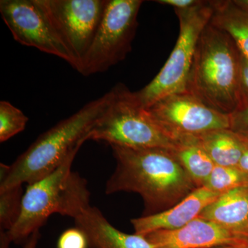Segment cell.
I'll return each instance as SVG.
<instances>
[{
    "mask_svg": "<svg viewBox=\"0 0 248 248\" xmlns=\"http://www.w3.org/2000/svg\"><path fill=\"white\" fill-rule=\"evenodd\" d=\"M241 52L224 31L210 24L201 34L186 91L221 113L239 105Z\"/></svg>",
    "mask_w": 248,
    "mask_h": 248,
    "instance_id": "cell-3",
    "label": "cell"
},
{
    "mask_svg": "<svg viewBox=\"0 0 248 248\" xmlns=\"http://www.w3.org/2000/svg\"><path fill=\"white\" fill-rule=\"evenodd\" d=\"M173 153L197 187L205 186L216 166L201 146L195 137H184L177 140Z\"/></svg>",
    "mask_w": 248,
    "mask_h": 248,
    "instance_id": "cell-17",
    "label": "cell"
},
{
    "mask_svg": "<svg viewBox=\"0 0 248 248\" xmlns=\"http://www.w3.org/2000/svg\"><path fill=\"white\" fill-rule=\"evenodd\" d=\"M237 167L248 175V143L245 148Z\"/></svg>",
    "mask_w": 248,
    "mask_h": 248,
    "instance_id": "cell-26",
    "label": "cell"
},
{
    "mask_svg": "<svg viewBox=\"0 0 248 248\" xmlns=\"http://www.w3.org/2000/svg\"><path fill=\"white\" fill-rule=\"evenodd\" d=\"M158 4L170 6L174 10H185L198 6L203 1L200 0H156Z\"/></svg>",
    "mask_w": 248,
    "mask_h": 248,
    "instance_id": "cell-24",
    "label": "cell"
},
{
    "mask_svg": "<svg viewBox=\"0 0 248 248\" xmlns=\"http://www.w3.org/2000/svg\"><path fill=\"white\" fill-rule=\"evenodd\" d=\"M246 185H248V175L237 166H215L205 186L221 195L235 187Z\"/></svg>",
    "mask_w": 248,
    "mask_h": 248,
    "instance_id": "cell-19",
    "label": "cell"
},
{
    "mask_svg": "<svg viewBox=\"0 0 248 248\" xmlns=\"http://www.w3.org/2000/svg\"><path fill=\"white\" fill-rule=\"evenodd\" d=\"M112 89L113 99L90 132L89 140L125 148L175 149L177 142L142 107L135 93L122 84Z\"/></svg>",
    "mask_w": 248,
    "mask_h": 248,
    "instance_id": "cell-5",
    "label": "cell"
},
{
    "mask_svg": "<svg viewBox=\"0 0 248 248\" xmlns=\"http://www.w3.org/2000/svg\"><path fill=\"white\" fill-rule=\"evenodd\" d=\"M81 146H77L53 172L28 185L17 223L11 231L5 232L11 244L25 243L53 214L74 219L91 205L87 181L71 169Z\"/></svg>",
    "mask_w": 248,
    "mask_h": 248,
    "instance_id": "cell-4",
    "label": "cell"
},
{
    "mask_svg": "<svg viewBox=\"0 0 248 248\" xmlns=\"http://www.w3.org/2000/svg\"><path fill=\"white\" fill-rule=\"evenodd\" d=\"M220 195L205 186L197 187L169 210L156 215L132 218L130 223L135 233L143 236L153 232L179 229L199 217L204 209Z\"/></svg>",
    "mask_w": 248,
    "mask_h": 248,
    "instance_id": "cell-12",
    "label": "cell"
},
{
    "mask_svg": "<svg viewBox=\"0 0 248 248\" xmlns=\"http://www.w3.org/2000/svg\"><path fill=\"white\" fill-rule=\"evenodd\" d=\"M211 4L213 14L210 24L229 35L241 53L248 58V11L234 0L211 1Z\"/></svg>",
    "mask_w": 248,
    "mask_h": 248,
    "instance_id": "cell-15",
    "label": "cell"
},
{
    "mask_svg": "<svg viewBox=\"0 0 248 248\" xmlns=\"http://www.w3.org/2000/svg\"><path fill=\"white\" fill-rule=\"evenodd\" d=\"M146 109L176 141L230 128L229 115L208 107L187 91L167 96Z\"/></svg>",
    "mask_w": 248,
    "mask_h": 248,
    "instance_id": "cell-9",
    "label": "cell"
},
{
    "mask_svg": "<svg viewBox=\"0 0 248 248\" xmlns=\"http://www.w3.org/2000/svg\"><path fill=\"white\" fill-rule=\"evenodd\" d=\"M141 0H108L92 45L81 62L79 73H104L123 61L131 51L138 27Z\"/></svg>",
    "mask_w": 248,
    "mask_h": 248,
    "instance_id": "cell-7",
    "label": "cell"
},
{
    "mask_svg": "<svg viewBox=\"0 0 248 248\" xmlns=\"http://www.w3.org/2000/svg\"><path fill=\"white\" fill-rule=\"evenodd\" d=\"M24 194L22 186L0 190V231L7 232L17 223Z\"/></svg>",
    "mask_w": 248,
    "mask_h": 248,
    "instance_id": "cell-18",
    "label": "cell"
},
{
    "mask_svg": "<svg viewBox=\"0 0 248 248\" xmlns=\"http://www.w3.org/2000/svg\"><path fill=\"white\" fill-rule=\"evenodd\" d=\"M110 147L116 167L106 193L138 194L144 204L143 216L169 210L198 187L172 150Z\"/></svg>",
    "mask_w": 248,
    "mask_h": 248,
    "instance_id": "cell-1",
    "label": "cell"
},
{
    "mask_svg": "<svg viewBox=\"0 0 248 248\" xmlns=\"http://www.w3.org/2000/svg\"><path fill=\"white\" fill-rule=\"evenodd\" d=\"M213 248H248V244L242 245H228V246H218Z\"/></svg>",
    "mask_w": 248,
    "mask_h": 248,
    "instance_id": "cell-28",
    "label": "cell"
},
{
    "mask_svg": "<svg viewBox=\"0 0 248 248\" xmlns=\"http://www.w3.org/2000/svg\"><path fill=\"white\" fill-rule=\"evenodd\" d=\"M196 138L216 166H237L247 145L230 129L213 130Z\"/></svg>",
    "mask_w": 248,
    "mask_h": 248,
    "instance_id": "cell-16",
    "label": "cell"
},
{
    "mask_svg": "<svg viewBox=\"0 0 248 248\" xmlns=\"http://www.w3.org/2000/svg\"><path fill=\"white\" fill-rule=\"evenodd\" d=\"M58 248H89L86 235L79 228H69L63 232L58 241Z\"/></svg>",
    "mask_w": 248,
    "mask_h": 248,
    "instance_id": "cell-22",
    "label": "cell"
},
{
    "mask_svg": "<svg viewBox=\"0 0 248 248\" xmlns=\"http://www.w3.org/2000/svg\"><path fill=\"white\" fill-rule=\"evenodd\" d=\"M78 63V71L104 17L108 0H40Z\"/></svg>",
    "mask_w": 248,
    "mask_h": 248,
    "instance_id": "cell-10",
    "label": "cell"
},
{
    "mask_svg": "<svg viewBox=\"0 0 248 248\" xmlns=\"http://www.w3.org/2000/svg\"><path fill=\"white\" fill-rule=\"evenodd\" d=\"M29 117L6 101L0 102V142L3 143L24 131Z\"/></svg>",
    "mask_w": 248,
    "mask_h": 248,
    "instance_id": "cell-20",
    "label": "cell"
},
{
    "mask_svg": "<svg viewBox=\"0 0 248 248\" xmlns=\"http://www.w3.org/2000/svg\"><path fill=\"white\" fill-rule=\"evenodd\" d=\"M74 221L86 235L90 248H155L146 236L117 229L96 207L90 205Z\"/></svg>",
    "mask_w": 248,
    "mask_h": 248,
    "instance_id": "cell-13",
    "label": "cell"
},
{
    "mask_svg": "<svg viewBox=\"0 0 248 248\" xmlns=\"http://www.w3.org/2000/svg\"><path fill=\"white\" fill-rule=\"evenodd\" d=\"M179 22V35L169 60L159 73L135 96L145 108L163 98L186 91L187 79L202 31L213 14L211 1L185 10H174Z\"/></svg>",
    "mask_w": 248,
    "mask_h": 248,
    "instance_id": "cell-6",
    "label": "cell"
},
{
    "mask_svg": "<svg viewBox=\"0 0 248 248\" xmlns=\"http://www.w3.org/2000/svg\"><path fill=\"white\" fill-rule=\"evenodd\" d=\"M234 1L240 7L248 11V0H234Z\"/></svg>",
    "mask_w": 248,
    "mask_h": 248,
    "instance_id": "cell-27",
    "label": "cell"
},
{
    "mask_svg": "<svg viewBox=\"0 0 248 248\" xmlns=\"http://www.w3.org/2000/svg\"><path fill=\"white\" fill-rule=\"evenodd\" d=\"M199 217L248 239V185L221 194Z\"/></svg>",
    "mask_w": 248,
    "mask_h": 248,
    "instance_id": "cell-14",
    "label": "cell"
},
{
    "mask_svg": "<svg viewBox=\"0 0 248 248\" xmlns=\"http://www.w3.org/2000/svg\"><path fill=\"white\" fill-rule=\"evenodd\" d=\"M230 130L248 143V104L229 115Z\"/></svg>",
    "mask_w": 248,
    "mask_h": 248,
    "instance_id": "cell-21",
    "label": "cell"
},
{
    "mask_svg": "<svg viewBox=\"0 0 248 248\" xmlns=\"http://www.w3.org/2000/svg\"><path fill=\"white\" fill-rule=\"evenodd\" d=\"M0 14L18 43L61 58L78 71L76 59L40 0H1Z\"/></svg>",
    "mask_w": 248,
    "mask_h": 248,
    "instance_id": "cell-8",
    "label": "cell"
},
{
    "mask_svg": "<svg viewBox=\"0 0 248 248\" xmlns=\"http://www.w3.org/2000/svg\"><path fill=\"white\" fill-rule=\"evenodd\" d=\"M239 95V105L238 108L248 104V58H246L241 53L240 62Z\"/></svg>",
    "mask_w": 248,
    "mask_h": 248,
    "instance_id": "cell-23",
    "label": "cell"
},
{
    "mask_svg": "<svg viewBox=\"0 0 248 248\" xmlns=\"http://www.w3.org/2000/svg\"><path fill=\"white\" fill-rule=\"evenodd\" d=\"M145 236L155 248H213L248 244V238L201 217L179 229L153 232Z\"/></svg>",
    "mask_w": 248,
    "mask_h": 248,
    "instance_id": "cell-11",
    "label": "cell"
},
{
    "mask_svg": "<svg viewBox=\"0 0 248 248\" xmlns=\"http://www.w3.org/2000/svg\"><path fill=\"white\" fill-rule=\"evenodd\" d=\"M40 238V231L35 232L28 238L27 241L24 243V248H37Z\"/></svg>",
    "mask_w": 248,
    "mask_h": 248,
    "instance_id": "cell-25",
    "label": "cell"
},
{
    "mask_svg": "<svg viewBox=\"0 0 248 248\" xmlns=\"http://www.w3.org/2000/svg\"><path fill=\"white\" fill-rule=\"evenodd\" d=\"M113 97L112 89L42 134L9 166L7 177L0 182V190L29 185L53 172L77 146L89 141L90 132Z\"/></svg>",
    "mask_w": 248,
    "mask_h": 248,
    "instance_id": "cell-2",
    "label": "cell"
}]
</instances>
